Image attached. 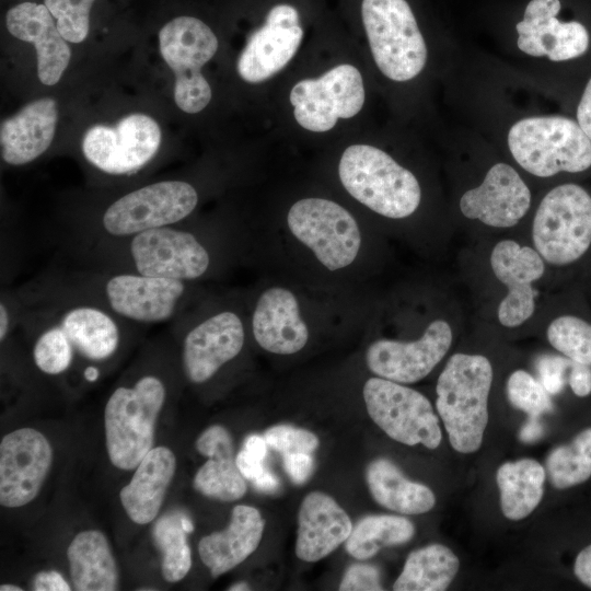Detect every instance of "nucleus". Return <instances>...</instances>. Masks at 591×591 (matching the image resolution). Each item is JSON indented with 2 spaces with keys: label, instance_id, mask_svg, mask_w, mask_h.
<instances>
[{
  "label": "nucleus",
  "instance_id": "nucleus-33",
  "mask_svg": "<svg viewBox=\"0 0 591 591\" xmlns=\"http://www.w3.org/2000/svg\"><path fill=\"white\" fill-rule=\"evenodd\" d=\"M546 476L557 489L579 485L591 476V428L571 442L553 449L545 461Z\"/></svg>",
  "mask_w": 591,
  "mask_h": 591
},
{
  "label": "nucleus",
  "instance_id": "nucleus-43",
  "mask_svg": "<svg viewBox=\"0 0 591 591\" xmlns=\"http://www.w3.org/2000/svg\"><path fill=\"white\" fill-rule=\"evenodd\" d=\"M33 590L35 591H69V583L56 570L40 571L33 580Z\"/></svg>",
  "mask_w": 591,
  "mask_h": 591
},
{
  "label": "nucleus",
  "instance_id": "nucleus-24",
  "mask_svg": "<svg viewBox=\"0 0 591 591\" xmlns=\"http://www.w3.org/2000/svg\"><path fill=\"white\" fill-rule=\"evenodd\" d=\"M265 528L260 512L252 506L237 505L229 525L204 536L198 544L201 561L218 577L243 563L258 547Z\"/></svg>",
  "mask_w": 591,
  "mask_h": 591
},
{
  "label": "nucleus",
  "instance_id": "nucleus-6",
  "mask_svg": "<svg viewBox=\"0 0 591 591\" xmlns=\"http://www.w3.org/2000/svg\"><path fill=\"white\" fill-rule=\"evenodd\" d=\"M513 160L528 173L551 177L591 166V141L577 120L561 115L523 117L507 134Z\"/></svg>",
  "mask_w": 591,
  "mask_h": 591
},
{
  "label": "nucleus",
  "instance_id": "nucleus-47",
  "mask_svg": "<svg viewBox=\"0 0 591 591\" xmlns=\"http://www.w3.org/2000/svg\"><path fill=\"white\" fill-rule=\"evenodd\" d=\"M544 432L543 425L538 417H530V419L522 426L519 437L520 440L525 443H532L538 440Z\"/></svg>",
  "mask_w": 591,
  "mask_h": 591
},
{
  "label": "nucleus",
  "instance_id": "nucleus-30",
  "mask_svg": "<svg viewBox=\"0 0 591 591\" xmlns=\"http://www.w3.org/2000/svg\"><path fill=\"white\" fill-rule=\"evenodd\" d=\"M460 568L457 556L442 544L413 551L393 584L395 591H443Z\"/></svg>",
  "mask_w": 591,
  "mask_h": 591
},
{
  "label": "nucleus",
  "instance_id": "nucleus-31",
  "mask_svg": "<svg viewBox=\"0 0 591 591\" xmlns=\"http://www.w3.org/2000/svg\"><path fill=\"white\" fill-rule=\"evenodd\" d=\"M414 523L395 514H372L360 519L346 540L345 549L356 559L364 560L383 547L402 545L413 538Z\"/></svg>",
  "mask_w": 591,
  "mask_h": 591
},
{
  "label": "nucleus",
  "instance_id": "nucleus-20",
  "mask_svg": "<svg viewBox=\"0 0 591 591\" xmlns=\"http://www.w3.org/2000/svg\"><path fill=\"white\" fill-rule=\"evenodd\" d=\"M5 24L10 34L34 45L40 82L56 84L68 67L71 51L47 7L35 2L16 4L7 12Z\"/></svg>",
  "mask_w": 591,
  "mask_h": 591
},
{
  "label": "nucleus",
  "instance_id": "nucleus-21",
  "mask_svg": "<svg viewBox=\"0 0 591 591\" xmlns=\"http://www.w3.org/2000/svg\"><path fill=\"white\" fill-rule=\"evenodd\" d=\"M252 332L264 350L277 355L296 354L309 340V329L296 296L281 287H271L257 299Z\"/></svg>",
  "mask_w": 591,
  "mask_h": 591
},
{
  "label": "nucleus",
  "instance_id": "nucleus-50",
  "mask_svg": "<svg viewBox=\"0 0 591 591\" xmlns=\"http://www.w3.org/2000/svg\"><path fill=\"white\" fill-rule=\"evenodd\" d=\"M181 522H182V526L183 529L187 532V533H190L193 532L194 530V524L192 522V520L186 517L185 514L182 515V519H181Z\"/></svg>",
  "mask_w": 591,
  "mask_h": 591
},
{
  "label": "nucleus",
  "instance_id": "nucleus-36",
  "mask_svg": "<svg viewBox=\"0 0 591 591\" xmlns=\"http://www.w3.org/2000/svg\"><path fill=\"white\" fill-rule=\"evenodd\" d=\"M507 397L517 409L529 417H540L553 409L548 392L541 382L524 370H515L507 381Z\"/></svg>",
  "mask_w": 591,
  "mask_h": 591
},
{
  "label": "nucleus",
  "instance_id": "nucleus-19",
  "mask_svg": "<svg viewBox=\"0 0 591 591\" xmlns=\"http://www.w3.org/2000/svg\"><path fill=\"white\" fill-rule=\"evenodd\" d=\"M530 206V188L520 174L503 162L494 164L483 182L460 199V210L466 218L494 228L515 225Z\"/></svg>",
  "mask_w": 591,
  "mask_h": 591
},
{
  "label": "nucleus",
  "instance_id": "nucleus-15",
  "mask_svg": "<svg viewBox=\"0 0 591 591\" xmlns=\"http://www.w3.org/2000/svg\"><path fill=\"white\" fill-rule=\"evenodd\" d=\"M53 462L47 438L33 428L5 434L0 443V503L27 505L38 495Z\"/></svg>",
  "mask_w": 591,
  "mask_h": 591
},
{
  "label": "nucleus",
  "instance_id": "nucleus-26",
  "mask_svg": "<svg viewBox=\"0 0 591 591\" xmlns=\"http://www.w3.org/2000/svg\"><path fill=\"white\" fill-rule=\"evenodd\" d=\"M303 37L300 24L291 25L266 19L250 37L237 60L240 77L258 83L273 77L296 55Z\"/></svg>",
  "mask_w": 591,
  "mask_h": 591
},
{
  "label": "nucleus",
  "instance_id": "nucleus-42",
  "mask_svg": "<svg viewBox=\"0 0 591 591\" xmlns=\"http://www.w3.org/2000/svg\"><path fill=\"white\" fill-rule=\"evenodd\" d=\"M569 385L572 392L584 397L591 393V368L579 362H571L568 376Z\"/></svg>",
  "mask_w": 591,
  "mask_h": 591
},
{
  "label": "nucleus",
  "instance_id": "nucleus-46",
  "mask_svg": "<svg viewBox=\"0 0 591 591\" xmlns=\"http://www.w3.org/2000/svg\"><path fill=\"white\" fill-rule=\"evenodd\" d=\"M573 572L581 583L591 589V544L577 555Z\"/></svg>",
  "mask_w": 591,
  "mask_h": 591
},
{
  "label": "nucleus",
  "instance_id": "nucleus-38",
  "mask_svg": "<svg viewBox=\"0 0 591 591\" xmlns=\"http://www.w3.org/2000/svg\"><path fill=\"white\" fill-rule=\"evenodd\" d=\"M268 447L282 455L291 453H312L320 444L313 432L291 425H276L265 431Z\"/></svg>",
  "mask_w": 591,
  "mask_h": 591
},
{
  "label": "nucleus",
  "instance_id": "nucleus-28",
  "mask_svg": "<svg viewBox=\"0 0 591 591\" xmlns=\"http://www.w3.org/2000/svg\"><path fill=\"white\" fill-rule=\"evenodd\" d=\"M366 480L375 502L402 514H422L436 503L429 487L407 479L395 463L384 457L369 463Z\"/></svg>",
  "mask_w": 591,
  "mask_h": 591
},
{
  "label": "nucleus",
  "instance_id": "nucleus-5",
  "mask_svg": "<svg viewBox=\"0 0 591 591\" xmlns=\"http://www.w3.org/2000/svg\"><path fill=\"white\" fill-rule=\"evenodd\" d=\"M338 174L355 199L383 217L406 218L420 204L421 189L416 176L376 147H348L340 158Z\"/></svg>",
  "mask_w": 591,
  "mask_h": 591
},
{
  "label": "nucleus",
  "instance_id": "nucleus-9",
  "mask_svg": "<svg viewBox=\"0 0 591 591\" xmlns=\"http://www.w3.org/2000/svg\"><path fill=\"white\" fill-rule=\"evenodd\" d=\"M159 43L162 58L176 78V105L189 114L202 111L211 100V88L200 70L217 53L216 35L199 19L178 16L161 28Z\"/></svg>",
  "mask_w": 591,
  "mask_h": 591
},
{
  "label": "nucleus",
  "instance_id": "nucleus-25",
  "mask_svg": "<svg viewBox=\"0 0 591 591\" xmlns=\"http://www.w3.org/2000/svg\"><path fill=\"white\" fill-rule=\"evenodd\" d=\"M176 468L174 453L166 447L152 448L136 467V472L119 493L128 517L137 524L155 519Z\"/></svg>",
  "mask_w": 591,
  "mask_h": 591
},
{
  "label": "nucleus",
  "instance_id": "nucleus-12",
  "mask_svg": "<svg viewBox=\"0 0 591 591\" xmlns=\"http://www.w3.org/2000/svg\"><path fill=\"white\" fill-rule=\"evenodd\" d=\"M287 222L293 236L329 270L349 266L359 253L361 233L357 221L332 200L300 199L291 206Z\"/></svg>",
  "mask_w": 591,
  "mask_h": 591
},
{
  "label": "nucleus",
  "instance_id": "nucleus-2",
  "mask_svg": "<svg viewBox=\"0 0 591 591\" xmlns=\"http://www.w3.org/2000/svg\"><path fill=\"white\" fill-rule=\"evenodd\" d=\"M32 280L143 327L173 322L186 310L193 290V282L78 264Z\"/></svg>",
  "mask_w": 591,
  "mask_h": 591
},
{
  "label": "nucleus",
  "instance_id": "nucleus-11",
  "mask_svg": "<svg viewBox=\"0 0 591 591\" xmlns=\"http://www.w3.org/2000/svg\"><path fill=\"white\" fill-rule=\"evenodd\" d=\"M363 399L373 422L391 439L437 449L442 440L438 417L420 392L380 376L367 380Z\"/></svg>",
  "mask_w": 591,
  "mask_h": 591
},
{
  "label": "nucleus",
  "instance_id": "nucleus-44",
  "mask_svg": "<svg viewBox=\"0 0 591 591\" xmlns=\"http://www.w3.org/2000/svg\"><path fill=\"white\" fill-rule=\"evenodd\" d=\"M576 120L591 141V77L588 80L576 111Z\"/></svg>",
  "mask_w": 591,
  "mask_h": 591
},
{
  "label": "nucleus",
  "instance_id": "nucleus-13",
  "mask_svg": "<svg viewBox=\"0 0 591 591\" xmlns=\"http://www.w3.org/2000/svg\"><path fill=\"white\" fill-rule=\"evenodd\" d=\"M161 144L158 123L144 114H131L115 126L91 127L82 139V154L95 170L109 176H131L143 170Z\"/></svg>",
  "mask_w": 591,
  "mask_h": 591
},
{
  "label": "nucleus",
  "instance_id": "nucleus-10",
  "mask_svg": "<svg viewBox=\"0 0 591 591\" xmlns=\"http://www.w3.org/2000/svg\"><path fill=\"white\" fill-rule=\"evenodd\" d=\"M170 324L179 338L184 374L194 384L211 380L244 347V324L233 310L215 311L201 318H192L184 311Z\"/></svg>",
  "mask_w": 591,
  "mask_h": 591
},
{
  "label": "nucleus",
  "instance_id": "nucleus-7",
  "mask_svg": "<svg viewBox=\"0 0 591 591\" xmlns=\"http://www.w3.org/2000/svg\"><path fill=\"white\" fill-rule=\"evenodd\" d=\"M362 22L380 71L396 82L416 78L428 57L425 38L406 0H362Z\"/></svg>",
  "mask_w": 591,
  "mask_h": 591
},
{
  "label": "nucleus",
  "instance_id": "nucleus-32",
  "mask_svg": "<svg viewBox=\"0 0 591 591\" xmlns=\"http://www.w3.org/2000/svg\"><path fill=\"white\" fill-rule=\"evenodd\" d=\"M207 457L194 477L195 489L208 498L221 501L242 498L247 486L236 465L234 448L215 451Z\"/></svg>",
  "mask_w": 591,
  "mask_h": 591
},
{
  "label": "nucleus",
  "instance_id": "nucleus-1",
  "mask_svg": "<svg viewBox=\"0 0 591 591\" xmlns=\"http://www.w3.org/2000/svg\"><path fill=\"white\" fill-rule=\"evenodd\" d=\"M14 291L20 303L16 329L28 337L35 367L49 376L68 373L77 361L101 369L143 327L33 280Z\"/></svg>",
  "mask_w": 591,
  "mask_h": 591
},
{
  "label": "nucleus",
  "instance_id": "nucleus-48",
  "mask_svg": "<svg viewBox=\"0 0 591 591\" xmlns=\"http://www.w3.org/2000/svg\"><path fill=\"white\" fill-rule=\"evenodd\" d=\"M267 442L266 439L258 434H251L244 441V448L251 454L264 461L267 454Z\"/></svg>",
  "mask_w": 591,
  "mask_h": 591
},
{
  "label": "nucleus",
  "instance_id": "nucleus-16",
  "mask_svg": "<svg viewBox=\"0 0 591 591\" xmlns=\"http://www.w3.org/2000/svg\"><path fill=\"white\" fill-rule=\"evenodd\" d=\"M452 338L449 323L436 320L417 340L373 341L367 349L366 362L376 376L402 384L415 383L427 376L443 359Z\"/></svg>",
  "mask_w": 591,
  "mask_h": 591
},
{
  "label": "nucleus",
  "instance_id": "nucleus-18",
  "mask_svg": "<svg viewBox=\"0 0 591 591\" xmlns=\"http://www.w3.org/2000/svg\"><path fill=\"white\" fill-rule=\"evenodd\" d=\"M542 258L536 250L512 240H502L493 248L491 269L508 288L498 308V320L503 326L517 327L534 313L537 292L532 285L544 274Z\"/></svg>",
  "mask_w": 591,
  "mask_h": 591
},
{
  "label": "nucleus",
  "instance_id": "nucleus-4",
  "mask_svg": "<svg viewBox=\"0 0 591 591\" xmlns=\"http://www.w3.org/2000/svg\"><path fill=\"white\" fill-rule=\"evenodd\" d=\"M167 396L162 376L142 373L118 385L104 410L106 449L113 465L130 471L153 448L155 422Z\"/></svg>",
  "mask_w": 591,
  "mask_h": 591
},
{
  "label": "nucleus",
  "instance_id": "nucleus-39",
  "mask_svg": "<svg viewBox=\"0 0 591 591\" xmlns=\"http://www.w3.org/2000/svg\"><path fill=\"white\" fill-rule=\"evenodd\" d=\"M572 360L554 355H543L536 360L538 381L548 394L555 395L561 392L566 382V371Z\"/></svg>",
  "mask_w": 591,
  "mask_h": 591
},
{
  "label": "nucleus",
  "instance_id": "nucleus-22",
  "mask_svg": "<svg viewBox=\"0 0 591 591\" xmlns=\"http://www.w3.org/2000/svg\"><path fill=\"white\" fill-rule=\"evenodd\" d=\"M352 526L333 497L322 491L308 494L298 513L297 557L308 563L323 559L346 542Z\"/></svg>",
  "mask_w": 591,
  "mask_h": 591
},
{
  "label": "nucleus",
  "instance_id": "nucleus-34",
  "mask_svg": "<svg viewBox=\"0 0 591 591\" xmlns=\"http://www.w3.org/2000/svg\"><path fill=\"white\" fill-rule=\"evenodd\" d=\"M183 513L169 512L153 528V540L162 553V575L169 582L182 580L192 567L187 532L182 526Z\"/></svg>",
  "mask_w": 591,
  "mask_h": 591
},
{
  "label": "nucleus",
  "instance_id": "nucleus-23",
  "mask_svg": "<svg viewBox=\"0 0 591 591\" xmlns=\"http://www.w3.org/2000/svg\"><path fill=\"white\" fill-rule=\"evenodd\" d=\"M58 120L57 103L44 97L25 105L0 128L2 160L13 166L25 165L50 146Z\"/></svg>",
  "mask_w": 591,
  "mask_h": 591
},
{
  "label": "nucleus",
  "instance_id": "nucleus-3",
  "mask_svg": "<svg viewBox=\"0 0 591 591\" xmlns=\"http://www.w3.org/2000/svg\"><path fill=\"white\" fill-rule=\"evenodd\" d=\"M491 382L486 357L460 352L450 357L438 378L436 408L451 447L460 453H473L482 445Z\"/></svg>",
  "mask_w": 591,
  "mask_h": 591
},
{
  "label": "nucleus",
  "instance_id": "nucleus-27",
  "mask_svg": "<svg viewBox=\"0 0 591 591\" xmlns=\"http://www.w3.org/2000/svg\"><path fill=\"white\" fill-rule=\"evenodd\" d=\"M70 576L79 591L118 589V569L106 536L96 530L82 531L67 549Z\"/></svg>",
  "mask_w": 591,
  "mask_h": 591
},
{
  "label": "nucleus",
  "instance_id": "nucleus-52",
  "mask_svg": "<svg viewBox=\"0 0 591 591\" xmlns=\"http://www.w3.org/2000/svg\"><path fill=\"white\" fill-rule=\"evenodd\" d=\"M0 590L1 591H22V588L15 584H1Z\"/></svg>",
  "mask_w": 591,
  "mask_h": 591
},
{
  "label": "nucleus",
  "instance_id": "nucleus-14",
  "mask_svg": "<svg viewBox=\"0 0 591 591\" xmlns=\"http://www.w3.org/2000/svg\"><path fill=\"white\" fill-rule=\"evenodd\" d=\"M294 118L314 132L332 129L338 118L358 114L364 103V88L359 70L339 65L317 79L299 81L290 92Z\"/></svg>",
  "mask_w": 591,
  "mask_h": 591
},
{
  "label": "nucleus",
  "instance_id": "nucleus-41",
  "mask_svg": "<svg viewBox=\"0 0 591 591\" xmlns=\"http://www.w3.org/2000/svg\"><path fill=\"white\" fill-rule=\"evenodd\" d=\"M314 460L311 453H291L283 455V467L294 484L305 483L312 474Z\"/></svg>",
  "mask_w": 591,
  "mask_h": 591
},
{
  "label": "nucleus",
  "instance_id": "nucleus-45",
  "mask_svg": "<svg viewBox=\"0 0 591 591\" xmlns=\"http://www.w3.org/2000/svg\"><path fill=\"white\" fill-rule=\"evenodd\" d=\"M235 462L245 479L252 482L265 471L263 460L251 454L245 449L239 452L235 456Z\"/></svg>",
  "mask_w": 591,
  "mask_h": 591
},
{
  "label": "nucleus",
  "instance_id": "nucleus-35",
  "mask_svg": "<svg viewBox=\"0 0 591 591\" xmlns=\"http://www.w3.org/2000/svg\"><path fill=\"white\" fill-rule=\"evenodd\" d=\"M546 334L556 350L591 367V324L573 315H563L551 322Z\"/></svg>",
  "mask_w": 591,
  "mask_h": 591
},
{
  "label": "nucleus",
  "instance_id": "nucleus-51",
  "mask_svg": "<svg viewBox=\"0 0 591 591\" xmlns=\"http://www.w3.org/2000/svg\"><path fill=\"white\" fill-rule=\"evenodd\" d=\"M228 590L230 591H244L250 590V586L245 582H236L232 584Z\"/></svg>",
  "mask_w": 591,
  "mask_h": 591
},
{
  "label": "nucleus",
  "instance_id": "nucleus-8",
  "mask_svg": "<svg viewBox=\"0 0 591 591\" xmlns=\"http://www.w3.org/2000/svg\"><path fill=\"white\" fill-rule=\"evenodd\" d=\"M535 250L549 264L579 259L591 245V196L580 185L554 187L541 200L532 224Z\"/></svg>",
  "mask_w": 591,
  "mask_h": 591
},
{
  "label": "nucleus",
  "instance_id": "nucleus-29",
  "mask_svg": "<svg viewBox=\"0 0 591 591\" xmlns=\"http://www.w3.org/2000/svg\"><path fill=\"white\" fill-rule=\"evenodd\" d=\"M496 479L503 515L518 521L532 513L541 502L546 471L536 460L525 457L501 464Z\"/></svg>",
  "mask_w": 591,
  "mask_h": 591
},
{
  "label": "nucleus",
  "instance_id": "nucleus-37",
  "mask_svg": "<svg viewBox=\"0 0 591 591\" xmlns=\"http://www.w3.org/2000/svg\"><path fill=\"white\" fill-rule=\"evenodd\" d=\"M95 0H44L67 42L81 43L89 33L90 10Z\"/></svg>",
  "mask_w": 591,
  "mask_h": 591
},
{
  "label": "nucleus",
  "instance_id": "nucleus-40",
  "mask_svg": "<svg viewBox=\"0 0 591 591\" xmlns=\"http://www.w3.org/2000/svg\"><path fill=\"white\" fill-rule=\"evenodd\" d=\"M340 591L383 590L379 569L369 564H354L347 568L339 583Z\"/></svg>",
  "mask_w": 591,
  "mask_h": 591
},
{
  "label": "nucleus",
  "instance_id": "nucleus-49",
  "mask_svg": "<svg viewBox=\"0 0 591 591\" xmlns=\"http://www.w3.org/2000/svg\"><path fill=\"white\" fill-rule=\"evenodd\" d=\"M252 483L258 490L265 493H275L279 488V482L277 477L266 468Z\"/></svg>",
  "mask_w": 591,
  "mask_h": 591
},
{
  "label": "nucleus",
  "instance_id": "nucleus-17",
  "mask_svg": "<svg viewBox=\"0 0 591 591\" xmlns=\"http://www.w3.org/2000/svg\"><path fill=\"white\" fill-rule=\"evenodd\" d=\"M559 0H531L517 23V46L531 57L564 62L583 56L590 46L588 28L578 21L561 22Z\"/></svg>",
  "mask_w": 591,
  "mask_h": 591
}]
</instances>
